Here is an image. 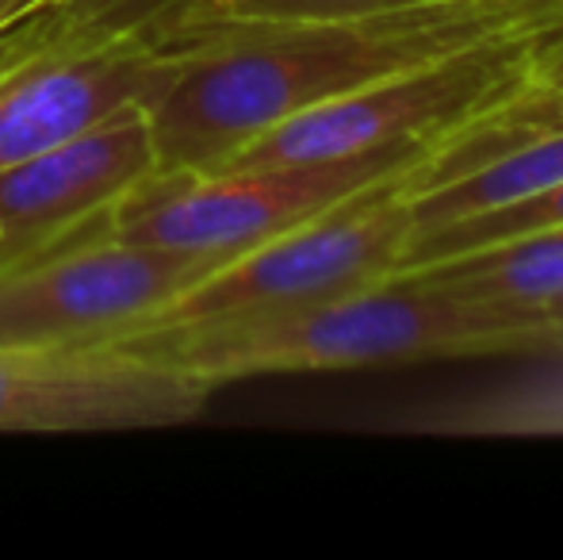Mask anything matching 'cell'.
<instances>
[{
	"instance_id": "2",
	"label": "cell",
	"mask_w": 563,
	"mask_h": 560,
	"mask_svg": "<svg viewBox=\"0 0 563 560\" xmlns=\"http://www.w3.org/2000/svg\"><path fill=\"white\" fill-rule=\"evenodd\" d=\"M537 311L503 315L430 281L395 277L319 304L265 315L146 327L119 345L185 373L208 392L250 376L327 373L479 353H533Z\"/></svg>"
},
{
	"instance_id": "9",
	"label": "cell",
	"mask_w": 563,
	"mask_h": 560,
	"mask_svg": "<svg viewBox=\"0 0 563 560\" xmlns=\"http://www.w3.org/2000/svg\"><path fill=\"white\" fill-rule=\"evenodd\" d=\"M154 173L157 150L142 105L119 108L97 128L0 169V270L97 231Z\"/></svg>"
},
{
	"instance_id": "12",
	"label": "cell",
	"mask_w": 563,
	"mask_h": 560,
	"mask_svg": "<svg viewBox=\"0 0 563 560\" xmlns=\"http://www.w3.org/2000/svg\"><path fill=\"white\" fill-rule=\"evenodd\" d=\"M544 227H563V180L544 193L526 196V200L503 204V208L475 211V216L426 227V231H407L395 273L418 270V265L441 262V257L464 254V250L490 246V242L514 239V234L544 231Z\"/></svg>"
},
{
	"instance_id": "14",
	"label": "cell",
	"mask_w": 563,
	"mask_h": 560,
	"mask_svg": "<svg viewBox=\"0 0 563 560\" xmlns=\"http://www.w3.org/2000/svg\"><path fill=\"white\" fill-rule=\"evenodd\" d=\"M77 8H81V0H66V4L35 12V15H27V20H20V23H12V28L0 31V77H4L8 69L20 66V62H27L38 46L51 43V39L66 28V20L77 12Z\"/></svg>"
},
{
	"instance_id": "11",
	"label": "cell",
	"mask_w": 563,
	"mask_h": 560,
	"mask_svg": "<svg viewBox=\"0 0 563 560\" xmlns=\"http://www.w3.org/2000/svg\"><path fill=\"white\" fill-rule=\"evenodd\" d=\"M563 180V128L541 139H529L521 146L498 154L495 162L479 169L452 177L445 185L430 188L422 196H407L410 231L452 223V219L475 216V211L503 208V204L526 200L533 193L560 185Z\"/></svg>"
},
{
	"instance_id": "6",
	"label": "cell",
	"mask_w": 563,
	"mask_h": 560,
	"mask_svg": "<svg viewBox=\"0 0 563 560\" xmlns=\"http://www.w3.org/2000/svg\"><path fill=\"white\" fill-rule=\"evenodd\" d=\"M81 0L66 28L0 77V169L142 105L169 74L177 31L165 8L131 20Z\"/></svg>"
},
{
	"instance_id": "10",
	"label": "cell",
	"mask_w": 563,
	"mask_h": 560,
	"mask_svg": "<svg viewBox=\"0 0 563 560\" xmlns=\"http://www.w3.org/2000/svg\"><path fill=\"white\" fill-rule=\"evenodd\" d=\"M407 277L449 288L467 304L503 315H533L563 296V227L514 234L479 250L407 270Z\"/></svg>"
},
{
	"instance_id": "13",
	"label": "cell",
	"mask_w": 563,
	"mask_h": 560,
	"mask_svg": "<svg viewBox=\"0 0 563 560\" xmlns=\"http://www.w3.org/2000/svg\"><path fill=\"white\" fill-rule=\"evenodd\" d=\"M415 0H165V15L177 28L208 23H322L387 12Z\"/></svg>"
},
{
	"instance_id": "7",
	"label": "cell",
	"mask_w": 563,
	"mask_h": 560,
	"mask_svg": "<svg viewBox=\"0 0 563 560\" xmlns=\"http://www.w3.org/2000/svg\"><path fill=\"white\" fill-rule=\"evenodd\" d=\"M219 262L97 231L0 270V345L115 342L150 327Z\"/></svg>"
},
{
	"instance_id": "1",
	"label": "cell",
	"mask_w": 563,
	"mask_h": 560,
	"mask_svg": "<svg viewBox=\"0 0 563 560\" xmlns=\"http://www.w3.org/2000/svg\"><path fill=\"white\" fill-rule=\"evenodd\" d=\"M552 20H563V0H415L322 23H169L177 54L142 100L157 173H219L242 146L307 108Z\"/></svg>"
},
{
	"instance_id": "3",
	"label": "cell",
	"mask_w": 563,
	"mask_h": 560,
	"mask_svg": "<svg viewBox=\"0 0 563 560\" xmlns=\"http://www.w3.org/2000/svg\"><path fill=\"white\" fill-rule=\"evenodd\" d=\"M563 66V20L503 31L483 43L314 105L242 146L223 169L330 162L387 142H438Z\"/></svg>"
},
{
	"instance_id": "15",
	"label": "cell",
	"mask_w": 563,
	"mask_h": 560,
	"mask_svg": "<svg viewBox=\"0 0 563 560\" xmlns=\"http://www.w3.org/2000/svg\"><path fill=\"white\" fill-rule=\"evenodd\" d=\"M533 353H563V296L549 299V304L537 311Z\"/></svg>"
},
{
	"instance_id": "8",
	"label": "cell",
	"mask_w": 563,
	"mask_h": 560,
	"mask_svg": "<svg viewBox=\"0 0 563 560\" xmlns=\"http://www.w3.org/2000/svg\"><path fill=\"white\" fill-rule=\"evenodd\" d=\"M208 396L119 342L0 345V433L165 430L200 419Z\"/></svg>"
},
{
	"instance_id": "4",
	"label": "cell",
	"mask_w": 563,
	"mask_h": 560,
	"mask_svg": "<svg viewBox=\"0 0 563 560\" xmlns=\"http://www.w3.org/2000/svg\"><path fill=\"white\" fill-rule=\"evenodd\" d=\"M433 142L402 139L330 162L245 165L219 173H154L123 196L100 234L227 262L322 216L361 188L410 169Z\"/></svg>"
},
{
	"instance_id": "5",
	"label": "cell",
	"mask_w": 563,
	"mask_h": 560,
	"mask_svg": "<svg viewBox=\"0 0 563 560\" xmlns=\"http://www.w3.org/2000/svg\"><path fill=\"white\" fill-rule=\"evenodd\" d=\"M418 165V162H415ZM410 165V169H415ZM376 180L322 216L253 246L180 292L150 327L227 315H265L319 304L395 277L410 231L407 173ZM146 330V327H142Z\"/></svg>"
},
{
	"instance_id": "16",
	"label": "cell",
	"mask_w": 563,
	"mask_h": 560,
	"mask_svg": "<svg viewBox=\"0 0 563 560\" xmlns=\"http://www.w3.org/2000/svg\"><path fill=\"white\" fill-rule=\"evenodd\" d=\"M58 4H66V0H0V31L27 20V15H35V12H46V8H58Z\"/></svg>"
}]
</instances>
